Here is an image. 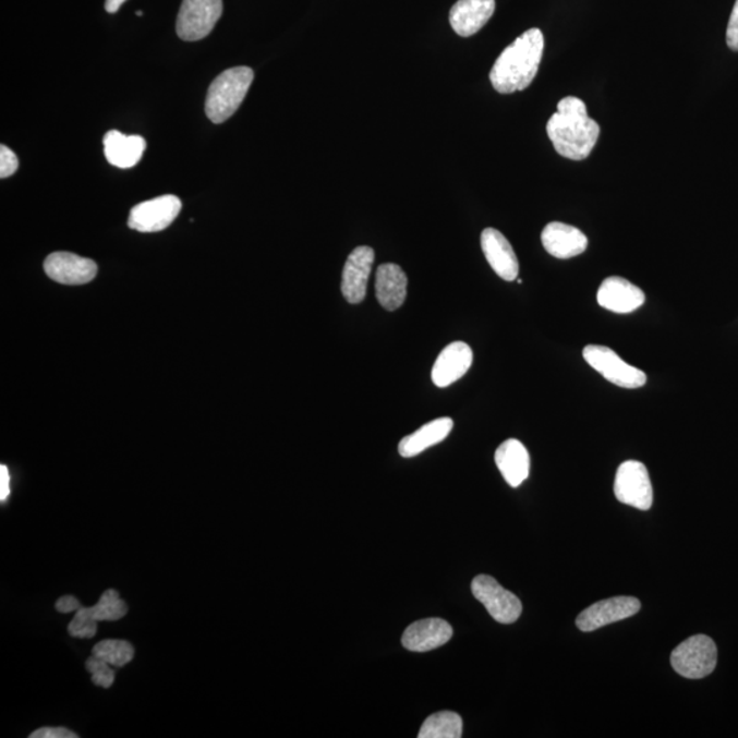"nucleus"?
<instances>
[{
	"label": "nucleus",
	"mask_w": 738,
	"mask_h": 738,
	"mask_svg": "<svg viewBox=\"0 0 738 738\" xmlns=\"http://www.w3.org/2000/svg\"><path fill=\"white\" fill-rule=\"evenodd\" d=\"M640 607L641 603L636 597H610V600L596 602L595 605L585 608L576 619V624L583 632H594V630L606 627V625L633 617L634 614L639 613Z\"/></svg>",
	"instance_id": "nucleus-10"
},
{
	"label": "nucleus",
	"mask_w": 738,
	"mask_h": 738,
	"mask_svg": "<svg viewBox=\"0 0 738 738\" xmlns=\"http://www.w3.org/2000/svg\"><path fill=\"white\" fill-rule=\"evenodd\" d=\"M482 250L489 266L498 277L511 282L519 277L520 264L513 246L497 229L487 228L482 233Z\"/></svg>",
	"instance_id": "nucleus-13"
},
{
	"label": "nucleus",
	"mask_w": 738,
	"mask_h": 738,
	"mask_svg": "<svg viewBox=\"0 0 738 738\" xmlns=\"http://www.w3.org/2000/svg\"><path fill=\"white\" fill-rule=\"evenodd\" d=\"M126 0H106L107 13H117Z\"/></svg>",
	"instance_id": "nucleus-33"
},
{
	"label": "nucleus",
	"mask_w": 738,
	"mask_h": 738,
	"mask_svg": "<svg viewBox=\"0 0 738 738\" xmlns=\"http://www.w3.org/2000/svg\"><path fill=\"white\" fill-rule=\"evenodd\" d=\"M451 636L452 628L444 619H422L409 625L402 636V645L413 653H427L445 645Z\"/></svg>",
	"instance_id": "nucleus-16"
},
{
	"label": "nucleus",
	"mask_w": 738,
	"mask_h": 738,
	"mask_svg": "<svg viewBox=\"0 0 738 738\" xmlns=\"http://www.w3.org/2000/svg\"><path fill=\"white\" fill-rule=\"evenodd\" d=\"M98 632V622L90 617L88 608L81 607L69 624V633L73 638L90 639Z\"/></svg>",
	"instance_id": "nucleus-26"
},
{
	"label": "nucleus",
	"mask_w": 738,
	"mask_h": 738,
	"mask_svg": "<svg viewBox=\"0 0 738 738\" xmlns=\"http://www.w3.org/2000/svg\"><path fill=\"white\" fill-rule=\"evenodd\" d=\"M718 661V650L713 639L705 634H694L682 641L672 653V666L678 675L699 680L714 672Z\"/></svg>",
	"instance_id": "nucleus-4"
},
{
	"label": "nucleus",
	"mask_w": 738,
	"mask_h": 738,
	"mask_svg": "<svg viewBox=\"0 0 738 738\" xmlns=\"http://www.w3.org/2000/svg\"><path fill=\"white\" fill-rule=\"evenodd\" d=\"M455 422L450 418H440L423 425L416 433L406 436L398 445V451L403 458H412L430 447L440 444L451 433Z\"/></svg>",
	"instance_id": "nucleus-22"
},
{
	"label": "nucleus",
	"mask_w": 738,
	"mask_h": 738,
	"mask_svg": "<svg viewBox=\"0 0 738 738\" xmlns=\"http://www.w3.org/2000/svg\"><path fill=\"white\" fill-rule=\"evenodd\" d=\"M495 464L511 487H519L530 476L531 458L517 439L504 441L495 451Z\"/></svg>",
	"instance_id": "nucleus-20"
},
{
	"label": "nucleus",
	"mask_w": 738,
	"mask_h": 738,
	"mask_svg": "<svg viewBox=\"0 0 738 738\" xmlns=\"http://www.w3.org/2000/svg\"><path fill=\"white\" fill-rule=\"evenodd\" d=\"M408 277L395 263H386L376 271V299L386 311H396L406 303Z\"/></svg>",
	"instance_id": "nucleus-19"
},
{
	"label": "nucleus",
	"mask_w": 738,
	"mask_h": 738,
	"mask_svg": "<svg viewBox=\"0 0 738 738\" xmlns=\"http://www.w3.org/2000/svg\"><path fill=\"white\" fill-rule=\"evenodd\" d=\"M542 244L549 255L557 258H570L585 252L589 239L583 231L573 226L552 222L542 231Z\"/></svg>",
	"instance_id": "nucleus-17"
},
{
	"label": "nucleus",
	"mask_w": 738,
	"mask_h": 738,
	"mask_svg": "<svg viewBox=\"0 0 738 738\" xmlns=\"http://www.w3.org/2000/svg\"><path fill=\"white\" fill-rule=\"evenodd\" d=\"M31 738H77L75 733L64 729V727H41V729L32 733Z\"/></svg>",
	"instance_id": "nucleus-30"
},
{
	"label": "nucleus",
	"mask_w": 738,
	"mask_h": 738,
	"mask_svg": "<svg viewBox=\"0 0 738 738\" xmlns=\"http://www.w3.org/2000/svg\"><path fill=\"white\" fill-rule=\"evenodd\" d=\"M473 353L470 344L465 342H452L441 350L433 366L434 385L444 387L455 384L470 371Z\"/></svg>",
	"instance_id": "nucleus-14"
},
{
	"label": "nucleus",
	"mask_w": 738,
	"mask_h": 738,
	"mask_svg": "<svg viewBox=\"0 0 738 738\" xmlns=\"http://www.w3.org/2000/svg\"><path fill=\"white\" fill-rule=\"evenodd\" d=\"M726 43L730 50L738 51V0H736L735 8L731 10L729 24H727Z\"/></svg>",
	"instance_id": "nucleus-29"
},
{
	"label": "nucleus",
	"mask_w": 738,
	"mask_h": 738,
	"mask_svg": "<svg viewBox=\"0 0 738 738\" xmlns=\"http://www.w3.org/2000/svg\"><path fill=\"white\" fill-rule=\"evenodd\" d=\"M583 358L603 378L624 389H639L648 384V375L636 366L625 363L610 348L589 344Z\"/></svg>",
	"instance_id": "nucleus-5"
},
{
	"label": "nucleus",
	"mask_w": 738,
	"mask_h": 738,
	"mask_svg": "<svg viewBox=\"0 0 738 738\" xmlns=\"http://www.w3.org/2000/svg\"><path fill=\"white\" fill-rule=\"evenodd\" d=\"M105 155L110 165L118 169H132L143 158L147 142L142 136H126L118 131H110L104 138Z\"/></svg>",
	"instance_id": "nucleus-21"
},
{
	"label": "nucleus",
	"mask_w": 738,
	"mask_h": 738,
	"mask_svg": "<svg viewBox=\"0 0 738 738\" xmlns=\"http://www.w3.org/2000/svg\"><path fill=\"white\" fill-rule=\"evenodd\" d=\"M472 594L499 624H513L521 616L522 605L519 597L489 576L481 574L473 579Z\"/></svg>",
	"instance_id": "nucleus-8"
},
{
	"label": "nucleus",
	"mask_w": 738,
	"mask_h": 738,
	"mask_svg": "<svg viewBox=\"0 0 738 738\" xmlns=\"http://www.w3.org/2000/svg\"><path fill=\"white\" fill-rule=\"evenodd\" d=\"M19 170V158L12 149L2 145L0 147V178H9L15 174Z\"/></svg>",
	"instance_id": "nucleus-28"
},
{
	"label": "nucleus",
	"mask_w": 738,
	"mask_h": 738,
	"mask_svg": "<svg viewBox=\"0 0 738 738\" xmlns=\"http://www.w3.org/2000/svg\"><path fill=\"white\" fill-rule=\"evenodd\" d=\"M643 290L621 277H610L602 282L597 290V303L616 314H630L644 304Z\"/></svg>",
	"instance_id": "nucleus-15"
},
{
	"label": "nucleus",
	"mask_w": 738,
	"mask_h": 738,
	"mask_svg": "<svg viewBox=\"0 0 738 738\" xmlns=\"http://www.w3.org/2000/svg\"><path fill=\"white\" fill-rule=\"evenodd\" d=\"M462 736L461 716L451 711H440L425 719L419 738H460Z\"/></svg>",
	"instance_id": "nucleus-23"
},
{
	"label": "nucleus",
	"mask_w": 738,
	"mask_h": 738,
	"mask_svg": "<svg viewBox=\"0 0 738 738\" xmlns=\"http://www.w3.org/2000/svg\"><path fill=\"white\" fill-rule=\"evenodd\" d=\"M548 138L564 158H589L600 138L601 126L586 112L583 100L568 96L558 104V111L547 122Z\"/></svg>",
	"instance_id": "nucleus-1"
},
{
	"label": "nucleus",
	"mask_w": 738,
	"mask_h": 738,
	"mask_svg": "<svg viewBox=\"0 0 738 738\" xmlns=\"http://www.w3.org/2000/svg\"><path fill=\"white\" fill-rule=\"evenodd\" d=\"M614 494L621 504L649 510L653 506L654 492L648 468L639 461H627L619 465Z\"/></svg>",
	"instance_id": "nucleus-7"
},
{
	"label": "nucleus",
	"mask_w": 738,
	"mask_h": 738,
	"mask_svg": "<svg viewBox=\"0 0 738 738\" xmlns=\"http://www.w3.org/2000/svg\"><path fill=\"white\" fill-rule=\"evenodd\" d=\"M255 78L251 68L240 66L225 70L209 85L206 99L208 120L217 123L228 121L240 109L247 90Z\"/></svg>",
	"instance_id": "nucleus-3"
},
{
	"label": "nucleus",
	"mask_w": 738,
	"mask_h": 738,
	"mask_svg": "<svg viewBox=\"0 0 738 738\" xmlns=\"http://www.w3.org/2000/svg\"><path fill=\"white\" fill-rule=\"evenodd\" d=\"M110 666L106 661L96 655L90 656L85 664L86 670L92 675V682L101 688H110L114 683L116 673Z\"/></svg>",
	"instance_id": "nucleus-27"
},
{
	"label": "nucleus",
	"mask_w": 738,
	"mask_h": 738,
	"mask_svg": "<svg viewBox=\"0 0 738 738\" xmlns=\"http://www.w3.org/2000/svg\"><path fill=\"white\" fill-rule=\"evenodd\" d=\"M57 612L68 614L73 612H78L81 608L77 597L74 596H63L57 602L56 605Z\"/></svg>",
	"instance_id": "nucleus-31"
},
{
	"label": "nucleus",
	"mask_w": 738,
	"mask_h": 738,
	"mask_svg": "<svg viewBox=\"0 0 738 738\" xmlns=\"http://www.w3.org/2000/svg\"><path fill=\"white\" fill-rule=\"evenodd\" d=\"M182 209L180 198L165 195L137 204L129 215V228L140 233H158L174 222Z\"/></svg>",
	"instance_id": "nucleus-9"
},
{
	"label": "nucleus",
	"mask_w": 738,
	"mask_h": 738,
	"mask_svg": "<svg viewBox=\"0 0 738 738\" xmlns=\"http://www.w3.org/2000/svg\"><path fill=\"white\" fill-rule=\"evenodd\" d=\"M544 51L541 29L532 28L506 47L495 61L489 80L494 89L508 95L524 90L535 80Z\"/></svg>",
	"instance_id": "nucleus-2"
},
{
	"label": "nucleus",
	"mask_w": 738,
	"mask_h": 738,
	"mask_svg": "<svg viewBox=\"0 0 738 738\" xmlns=\"http://www.w3.org/2000/svg\"><path fill=\"white\" fill-rule=\"evenodd\" d=\"M45 271L48 278L58 283L85 285L94 281L98 275V264L74 253L57 252L46 258Z\"/></svg>",
	"instance_id": "nucleus-12"
},
{
	"label": "nucleus",
	"mask_w": 738,
	"mask_h": 738,
	"mask_svg": "<svg viewBox=\"0 0 738 738\" xmlns=\"http://www.w3.org/2000/svg\"><path fill=\"white\" fill-rule=\"evenodd\" d=\"M374 261L375 252L370 246H358L350 253L341 282L343 298L349 304H360L365 299Z\"/></svg>",
	"instance_id": "nucleus-11"
},
{
	"label": "nucleus",
	"mask_w": 738,
	"mask_h": 738,
	"mask_svg": "<svg viewBox=\"0 0 738 738\" xmlns=\"http://www.w3.org/2000/svg\"><path fill=\"white\" fill-rule=\"evenodd\" d=\"M495 0H458L450 10V25L458 36L476 35L493 17Z\"/></svg>",
	"instance_id": "nucleus-18"
},
{
	"label": "nucleus",
	"mask_w": 738,
	"mask_h": 738,
	"mask_svg": "<svg viewBox=\"0 0 738 738\" xmlns=\"http://www.w3.org/2000/svg\"><path fill=\"white\" fill-rule=\"evenodd\" d=\"M10 494V475L7 465L0 467V500L4 503Z\"/></svg>",
	"instance_id": "nucleus-32"
},
{
	"label": "nucleus",
	"mask_w": 738,
	"mask_h": 738,
	"mask_svg": "<svg viewBox=\"0 0 738 738\" xmlns=\"http://www.w3.org/2000/svg\"><path fill=\"white\" fill-rule=\"evenodd\" d=\"M90 617L96 622L100 621H118L126 616L128 606L120 597V592L116 590H107L94 607H89Z\"/></svg>",
	"instance_id": "nucleus-24"
},
{
	"label": "nucleus",
	"mask_w": 738,
	"mask_h": 738,
	"mask_svg": "<svg viewBox=\"0 0 738 738\" xmlns=\"http://www.w3.org/2000/svg\"><path fill=\"white\" fill-rule=\"evenodd\" d=\"M222 13V0H183L177 20V35L185 41L203 40L211 34Z\"/></svg>",
	"instance_id": "nucleus-6"
},
{
	"label": "nucleus",
	"mask_w": 738,
	"mask_h": 738,
	"mask_svg": "<svg viewBox=\"0 0 738 738\" xmlns=\"http://www.w3.org/2000/svg\"><path fill=\"white\" fill-rule=\"evenodd\" d=\"M92 654L107 662L114 667H123L134 658V649L125 640H104L99 641L92 650Z\"/></svg>",
	"instance_id": "nucleus-25"
}]
</instances>
